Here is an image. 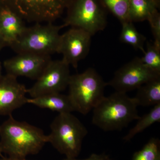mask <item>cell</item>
<instances>
[{
    "instance_id": "25",
    "label": "cell",
    "mask_w": 160,
    "mask_h": 160,
    "mask_svg": "<svg viewBox=\"0 0 160 160\" xmlns=\"http://www.w3.org/2000/svg\"><path fill=\"white\" fill-rule=\"evenodd\" d=\"M0 160H29L26 159V158H6L2 157H1Z\"/></svg>"
},
{
    "instance_id": "15",
    "label": "cell",
    "mask_w": 160,
    "mask_h": 160,
    "mask_svg": "<svg viewBox=\"0 0 160 160\" xmlns=\"http://www.w3.org/2000/svg\"><path fill=\"white\" fill-rule=\"evenodd\" d=\"M137 90L133 98L138 106H153L160 104V75L143 84Z\"/></svg>"
},
{
    "instance_id": "11",
    "label": "cell",
    "mask_w": 160,
    "mask_h": 160,
    "mask_svg": "<svg viewBox=\"0 0 160 160\" xmlns=\"http://www.w3.org/2000/svg\"><path fill=\"white\" fill-rule=\"evenodd\" d=\"M51 60L50 56L22 52L6 60L3 66L7 74L14 77L37 80Z\"/></svg>"
},
{
    "instance_id": "22",
    "label": "cell",
    "mask_w": 160,
    "mask_h": 160,
    "mask_svg": "<svg viewBox=\"0 0 160 160\" xmlns=\"http://www.w3.org/2000/svg\"><path fill=\"white\" fill-rule=\"evenodd\" d=\"M147 20L151 26L152 32L154 38L153 43L160 48V16L158 12H155Z\"/></svg>"
},
{
    "instance_id": "3",
    "label": "cell",
    "mask_w": 160,
    "mask_h": 160,
    "mask_svg": "<svg viewBox=\"0 0 160 160\" xmlns=\"http://www.w3.org/2000/svg\"><path fill=\"white\" fill-rule=\"evenodd\" d=\"M50 129L47 143H50L66 158L77 157L83 140L88 133L82 123L71 112L59 113L51 123Z\"/></svg>"
},
{
    "instance_id": "17",
    "label": "cell",
    "mask_w": 160,
    "mask_h": 160,
    "mask_svg": "<svg viewBox=\"0 0 160 160\" xmlns=\"http://www.w3.org/2000/svg\"><path fill=\"white\" fill-rule=\"evenodd\" d=\"M135 126L123 138L126 142L130 141L137 134L144 131L152 124L160 122V104L153 106L148 113L139 117Z\"/></svg>"
},
{
    "instance_id": "1",
    "label": "cell",
    "mask_w": 160,
    "mask_h": 160,
    "mask_svg": "<svg viewBox=\"0 0 160 160\" xmlns=\"http://www.w3.org/2000/svg\"><path fill=\"white\" fill-rule=\"evenodd\" d=\"M47 143V135L42 129L12 115L0 125V146L8 157L26 158L38 154Z\"/></svg>"
},
{
    "instance_id": "26",
    "label": "cell",
    "mask_w": 160,
    "mask_h": 160,
    "mask_svg": "<svg viewBox=\"0 0 160 160\" xmlns=\"http://www.w3.org/2000/svg\"><path fill=\"white\" fill-rule=\"evenodd\" d=\"M2 63L0 62V78L2 77Z\"/></svg>"
},
{
    "instance_id": "14",
    "label": "cell",
    "mask_w": 160,
    "mask_h": 160,
    "mask_svg": "<svg viewBox=\"0 0 160 160\" xmlns=\"http://www.w3.org/2000/svg\"><path fill=\"white\" fill-rule=\"evenodd\" d=\"M27 103L43 109H50L59 113H70L75 111L68 95L52 93L36 98H27Z\"/></svg>"
},
{
    "instance_id": "6",
    "label": "cell",
    "mask_w": 160,
    "mask_h": 160,
    "mask_svg": "<svg viewBox=\"0 0 160 160\" xmlns=\"http://www.w3.org/2000/svg\"><path fill=\"white\" fill-rule=\"evenodd\" d=\"M72 0H0L6 8L28 22L53 23L62 14Z\"/></svg>"
},
{
    "instance_id": "20",
    "label": "cell",
    "mask_w": 160,
    "mask_h": 160,
    "mask_svg": "<svg viewBox=\"0 0 160 160\" xmlns=\"http://www.w3.org/2000/svg\"><path fill=\"white\" fill-rule=\"evenodd\" d=\"M143 64L153 71L160 73V48L147 42L146 50L141 58Z\"/></svg>"
},
{
    "instance_id": "8",
    "label": "cell",
    "mask_w": 160,
    "mask_h": 160,
    "mask_svg": "<svg viewBox=\"0 0 160 160\" xmlns=\"http://www.w3.org/2000/svg\"><path fill=\"white\" fill-rule=\"evenodd\" d=\"M71 75L69 65L62 59L51 60L27 93L33 98L60 93L68 87Z\"/></svg>"
},
{
    "instance_id": "18",
    "label": "cell",
    "mask_w": 160,
    "mask_h": 160,
    "mask_svg": "<svg viewBox=\"0 0 160 160\" xmlns=\"http://www.w3.org/2000/svg\"><path fill=\"white\" fill-rule=\"evenodd\" d=\"M122 29L120 40L122 42L130 45L144 53V44L146 38L139 33L131 22L122 23Z\"/></svg>"
},
{
    "instance_id": "12",
    "label": "cell",
    "mask_w": 160,
    "mask_h": 160,
    "mask_svg": "<svg viewBox=\"0 0 160 160\" xmlns=\"http://www.w3.org/2000/svg\"><path fill=\"white\" fill-rule=\"evenodd\" d=\"M27 89L17 78L8 74L0 78V115L10 116L27 104Z\"/></svg>"
},
{
    "instance_id": "23",
    "label": "cell",
    "mask_w": 160,
    "mask_h": 160,
    "mask_svg": "<svg viewBox=\"0 0 160 160\" xmlns=\"http://www.w3.org/2000/svg\"><path fill=\"white\" fill-rule=\"evenodd\" d=\"M63 160H111V159L109 155L105 153H102V154L93 153L89 158L85 159H78L76 158H66Z\"/></svg>"
},
{
    "instance_id": "7",
    "label": "cell",
    "mask_w": 160,
    "mask_h": 160,
    "mask_svg": "<svg viewBox=\"0 0 160 160\" xmlns=\"http://www.w3.org/2000/svg\"><path fill=\"white\" fill-rule=\"evenodd\" d=\"M63 25L79 28L94 35L104 30L107 21L98 0H72Z\"/></svg>"
},
{
    "instance_id": "4",
    "label": "cell",
    "mask_w": 160,
    "mask_h": 160,
    "mask_svg": "<svg viewBox=\"0 0 160 160\" xmlns=\"http://www.w3.org/2000/svg\"><path fill=\"white\" fill-rule=\"evenodd\" d=\"M106 86L107 83L93 68L71 75L68 96L75 111L83 115L89 113L105 97Z\"/></svg>"
},
{
    "instance_id": "24",
    "label": "cell",
    "mask_w": 160,
    "mask_h": 160,
    "mask_svg": "<svg viewBox=\"0 0 160 160\" xmlns=\"http://www.w3.org/2000/svg\"><path fill=\"white\" fill-rule=\"evenodd\" d=\"M7 46L6 42L3 39L2 37V34L0 32V50H2L4 47Z\"/></svg>"
},
{
    "instance_id": "13",
    "label": "cell",
    "mask_w": 160,
    "mask_h": 160,
    "mask_svg": "<svg viewBox=\"0 0 160 160\" xmlns=\"http://www.w3.org/2000/svg\"><path fill=\"white\" fill-rule=\"evenodd\" d=\"M24 20L6 8H0V32L7 46L17 40L26 29Z\"/></svg>"
},
{
    "instance_id": "16",
    "label": "cell",
    "mask_w": 160,
    "mask_h": 160,
    "mask_svg": "<svg viewBox=\"0 0 160 160\" xmlns=\"http://www.w3.org/2000/svg\"><path fill=\"white\" fill-rule=\"evenodd\" d=\"M157 0H129V19L130 22L147 20L158 11Z\"/></svg>"
},
{
    "instance_id": "2",
    "label": "cell",
    "mask_w": 160,
    "mask_h": 160,
    "mask_svg": "<svg viewBox=\"0 0 160 160\" xmlns=\"http://www.w3.org/2000/svg\"><path fill=\"white\" fill-rule=\"evenodd\" d=\"M137 107L133 98L116 91L92 109V124L105 131H120L139 118Z\"/></svg>"
},
{
    "instance_id": "10",
    "label": "cell",
    "mask_w": 160,
    "mask_h": 160,
    "mask_svg": "<svg viewBox=\"0 0 160 160\" xmlns=\"http://www.w3.org/2000/svg\"><path fill=\"white\" fill-rule=\"evenodd\" d=\"M91 37L82 29L72 27L61 35L57 53L62 55L64 62L77 69L79 62L89 52Z\"/></svg>"
},
{
    "instance_id": "19",
    "label": "cell",
    "mask_w": 160,
    "mask_h": 160,
    "mask_svg": "<svg viewBox=\"0 0 160 160\" xmlns=\"http://www.w3.org/2000/svg\"><path fill=\"white\" fill-rule=\"evenodd\" d=\"M160 144L158 139L152 138L142 149L135 152L131 160H160Z\"/></svg>"
},
{
    "instance_id": "9",
    "label": "cell",
    "mask_w": 160,
    "mask_h": 160,
    "mask_svg": "<svg viewBox=\"0 0 160 160\" xmlns=\"http://www.w3.org/2000/svg\"><path fill=\"white\" fill-rule=\"evenodd\" d=\"M159 75L145 66L141 58H136L116 72L107 86H111L116 92L127 93L137 89Z\"/></svg>"
},
{
    "instance_id": "27",
    "label": "cell",
    "mask_w": 160,
    "mask_h": 160,
    "mask_svg": "<svg viewBox=\"0 0 160 160\" xmlns=\"http://www.w3.org/2000/svg\"><path fill=\"white\" fill-rule=\"evenodd\" d=\"M0 157H2V150H1V146H0Z\"/></svg>"
},
{
    "instance_id": "5",
    "label": "cell",
    "mask_w": 160,
    "mask_h": 160,
    "mask_svg": "<svg viewBox=\"0 0 160 160\" xmlns=\"http://www.w3.org/2000/svg\"><path fill=\"white\" fill-rule=\"evenodd\" d=\"M64 25H54L53 23L45 25L37 23L26 27L22 34L11 46L17 53L29 52L49 55L58 52L61 35L60 31Z\"/></svg>"
},
{
    "instance_id": "21",
    "label": "cell",
    "mask_w": 160,
    "mask_h": 160,
    "mask_svg": "<svg viewBox=\"0 0 160 160\" xmlns=\"http://www.w3.org/2000/svg\"><path fill=\"white\" fill-rule=\"evenodd\" d=\"M108 9L122 23L129 19V0H102Z\"/></svg>"
}]
</instances>
